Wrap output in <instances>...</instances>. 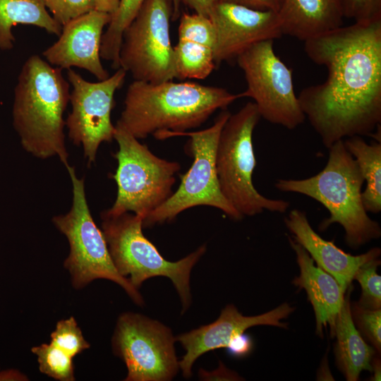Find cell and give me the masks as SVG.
I'll list each match as a JSON object with an SVG mask.
<instances>
[{
	"label": "cell",
	"mask_w": 381,
	"mask_h": 381,
	"mask_svg": "<svg viewBox=\"0 0 381 381\" xmlns=\"http://www.w3.org/2000/svg\"><path fill=\"white\" fill-rule=\"evenodd\" d=\"M344 143L356 160L365 181L361 197L368 212L381 211V142L368 143L362 136L355 135L344 140Z\"/></svg>",
	"instance_id": "cell-23"
},
{
	"label": "cell",
	"mask_w": 381,
	"mask_h": 381,
	"mask_svg": "<svg viewBox=\"0 0 381 381\" xmlns=\"http://www.w3.org/2000/svg\"><path fill=\"white\" fill-rule=\"evenodd\" d=\"M66 168L72 183V205L66 214L54 216L52 222L69 244L64 267L73 287L81 289L98 279L110 280L119 285L136 305L143 306L138 289L114 267L104 234L92 217L84 179L78 177L73 167L69 164Z\"/></svg>",
	"instance_id": "cell-7"
},
{
	"label": "cell",
	"mask_w": 381,
	"mask_h": 381,
	"mask_svg": "<svg viewBox=\"0 0 381 381\" xmlns=\"http://www.w3.org/2000/svg\"><path fill=\"white\" fill-rule=\"evenodd\" d=\"M115 127L114 139L119 150L114 157L118 166L112 177L117 194L104 212L110 215L133 212L144 219L172 195L181 165L156 156L125 129Z\"/></svg>",
	"instance_id": "cell-8"
},
{
	"label": "cell",
	"mask_w": 381,
	"mask_h": 381,
	"mask_svg": "<svg viewBox=\"0 0 381 381\" xmlns=\"http://www.w3.org/2000/svg\"><path fill=\"white\" fill-rule=\"evenodd\" d=\"M274 40L250 47L236 59L246 80L241 97L254 100L261 118L293 130L301 125L306 116L296 96L292 71L276 55Z\"/></svg>",
	"instance_id": "cell-11"
},
{
	"label": "cell",
	"mask_w": 381,
	"mask_h": 381,
	"mask_svg": "<svg viewBox=\"0 0 381 381\" xmlns=\"http://www.w3.org/2000/svg\"><path fill=\"white\" fill-rule=\"evenodd\" d=\"M351 285L335 320L333 337H336L334 354L339 370L348 381L358 380L363 370L371 371L375 355L373 346L368 344L356 327L351 313Z\"/></svg>",
	"instance_id": "cell-21"
},
{
	"label": "cell",
	"mask_w": 381,
	"mask_h": 381,
	"mask_svg": "<svg viewBox=\"0 0 381 381\" xmlns=\"http://www.w3.org/2000/svg\"><path fill=\"white\" fill-rule=\"evenodd\" d=\"M380 360L374 356L371 362V372H373L372 380H380Z\"/></svg>",
	"instance_id": "cell-37"
},
{
	"label": "cell",
	"mask_w": 381,
	"mask_h": 381,
	"mask_svg": "<svg viewBox=\"0 0 381 381\" xmlns=\"http://www.w3.org/2000/svg\"><path fill=\"white\" fill-rule=\"evenodd\" d=\"M144 1L120 0L116 12L102 35L100 57L111 61L114 69L120 68L119 51L123 32L136 16Z\"/></svg>",
	"instance_id": "cell-24"
},
{
	"label": "cell",
	"mask_w": 381,
	"mask_h": 381,
	"mask_svg": "<svg viewBox=\"0 0 381 381\" xmlns=\"http://www.w3.org/2000/svg\"><path fill=\"white\" fill-rule=\"evenodd\" d=\"M50 338V343L64 351L72 358L90 347V344L84 337L73 316L58 321Z\"/></svg>",
	"instance_id": "cell-26"
},
{
	"label": "cell",
	"mask_w": 381,
	"mask_h": 381,
	"mask_svg": "<svg viewBox=\"0 0 381 381\" xmlns=\"http://www.w3.org/2000/svg\"><path fill=\"white\" fill-rule=\"evenodd\" d=\"M126 73L119 68L105 80L90 82L73 69H68V80L72 86L69 99L72 109L65 125L69 139L75 145L83 147L89 164L95 162L99 145L114 138L116 127L111 120L114 94L123 85Z\"/></svg>",
	"instance_id": "cell-13"
},
{
	"label": "cell",
	"mask_w": 381,
	"mask_h": 381,
	"mask_svg": "<svg viewBox=\"0 0 381 381\" xmlns=\"http://www.w3.org/2000/svg\"><path fill=\"white\" fill-rule=\"evenodd\" d=\"M172 4V20H176L179 16L180 7L182 5L189 7L195 13L205 16H209L212 7L219 0H171Z\"/></svg>",
	"instance_id": "cell-31"
},
{
	"label": "cell",
	"mask_w": 381,
	"mask_h": 381,
	"mask_svg": "<svg viewBox=\"0 0 381 381\" xmlns=\"http://www.w3.org/2000/svg\"><path fill=\"white\" fill-rule=\"evenodd\" d=\"M252 339L244 332L234 336L226 346L229 353L235 357L247 356L252 350Z\"/></svg>",
	"instance_id": "cell-32"
},
{
	"label": "cell",
	"mask_w": 381,
	"mask_h": 381,
	"mask_svg": "<svg viewBox=\"0 0 381 381\" xmlns=\"http://www.w3.org/2000/svg\"><path fill=\"white\" fill-rule=\"evenodd\" d=\"M230 115L228 111H222L210 127L177 135L189 137L186 151L192 156L193 164L185 174L181 175L178 189L143 219V226L172 221L183 211L200 205L217 208L231 219L240 220L243 217L222 193L216 171L219 137Z\"/></svg>",
	"instance_id": "cell-9"
},
{
	"label": "cell",
	"mask_w": 381,
	"mask_h": 381,
	"mask_svg": "<svg viewBox=\"0 0 381 381\" xmlns=\"http://www.w3.org/2000/svg\"><path fill=\"white\" fill-rule=\"evenodd\" d=\"M294 310L288 303H283L276 308L255 316H245L233 305H227L219 318L212 323L201 326L175 337L186 353L179 361V368L185 378L192 375L194 362L206 352L226 347L230 340L236 334L256 325H271L287 328V323L281 322Z\"/></svg>",
	"instance_id": "cell-15"
},
{
	"label": "cell",
	"mask_w": 381,
	"mask_h": 381,
	"mask_svg": "<svg viewBox=\"0 0 381 381\" xmlns=\"http://www.w3.org/2000/svg\"><path fill=\"white\" fill-rule=\"evenodd\" d=\"M31 351L36 356L42 374L59 381L75 380L73 358L60 348L43 343L33 346Z\"/></svg>",
	"instance_id": "cell-25"
},
{
	"label": "cell",
	"mask_w": 381,
	"mask_h": 381,
	"mask_svg": "<svg viewBox=\"0 0 381 381\" xmlns=\"http://www.w3.org/2000/svg\"><path fill=\"white\" fill-rule=\"evenodd\" d=\"M304 50L327 71L324 83L298 96L322 144L374 137L381 123V19L341 25L304 41Z\"/></svg>",
	"instance_id": "cell-1"
},
{
	"label": "cell",
	"mask_w": 381,
	"mask_h": 381,
	"mask_svg": "<svg viewBox=\"0 0 381 381\" xmlns=\"http://www.w3.org/2000/svg\"><path fill=\"white\" fill-rule=\"evenodd\" d=\"M45 4L54 20L62 27L95 9V0H45Z\"/></svg>",
	"instance_id": "cell-29"
},
{
	"label": "cell",
	"mask_w": 381,
	"mask_h": 381,
	"mask_svg": "<svg viewBox=\"0 0 381 381\" xmlns=\"http://www.w3.org/2000/svg\"><path fill=\"white\" fill-rule=\"evenodd\" d=\"M292 238L308 253L317 265L331 274L345 291L351 285L357 270L365 263L379 258L380 248L352 255L337 247L333 241L323 239L312 228L306 213L298 209L290 211L284 219Z\"/></svg>",
	"instance_id": "cell-17"
},
{
	"label": "cell",
	"mask_w": 381,
	"mask_h": 381,
	"mask_svg": "<svg viewBox=\"0 0 381 381\" xmlns=\"http://www.w3.org/2000/svg\"><path fill=\"white\" fill-rule=\"evenodd\" d=\"M239 98L224 88L195 83L133 80L116 125L137 139L153 135L164 140L200 126Z\"/></svg>",
	"instance_id": "cell-2"
},
{
	"label": "cell",
	"mask_w": 381,
	"mask_h": 381,
	"mask_svg": "<svg viewBox=\"0 0 381 381\" xmlns=\"http://www.w3.org/2000/svg\"><path fill=\"white\" fill-rule=\"evenodd\" d=\"M289 243L296 255L300 274L293 284L307 294L315 317V332L323 337L324 329L329 327L333 337L335 320L344 301L346 291L329 273L315 265V262L304 248L293 238Z\"/></svg>",
	"instance_id": "cell-19"
},
{
	"label": "cell",
	"mask_w": 381,
	"mask_h": 381,
	"mask_svg": "<svg viewBox=\"0 0 381 381\" xmlns=\"http://www.w3.org/2000/svg\"><path fill=\"white\" fill-rule=\"evenodd\" d=\"M120 0H95V10L107 13L111 16L116 12Z\"/></svg>",
	"instance_id": "cell-36"
},
{
	"label": "cell",
	"mask_w": 381,
	"mask_h": 381,
	"mask_svg": "<svg viewBox=\"0 0 381 381\" xmlns=\"http://www.w3.org/2000/svg\"><path fill=\"white\" fill-rule=\"evenodd\" d=\"M171 0H145L125 29L119 66L134 80L158 83L176 78L170 39Z\"/></svg>",
	"instance_id": "cell-10"
},
{
	"label": "cell",
	"mask_w": 381,
	"mask_h": 381,
	"mask_svg": "<svg viewBox=\"0 0 381 381\" xmlns=\"http://www.w3.org/2000/svg\"><path fill=\"white\" fill-rule=\"evenodd\" d=\"M344 18L356 23L381 19V0H341Z\"/></svg>",
	"instance_id": "cell-30"
},
{
	"label": "cell",
	"mask_w": 381,
	"mask_h": 381,
	"mask_svg": "<svg viewBox=\"0 0 381 381\" xmlns=\"http://www.w3.org/2000/svg\"><path fill=\"white\" fill-rule=\"evenodd\" d=\"M216 34L214 63L236 59L254 44L283 35L278 12L218 2L209 16Z\"/></svg>",
	"instance_id": "cell-14"
},
{
	"label": "cell",
	"mask_w": 381,
	"mask_h": 381,
	"mask_svg": "<svg viewBox=\"0 0 381 381\" xmlns=\"http://www.w3.org/2000/svg\"><path fill=\"white\" fill-rule=\"evenodd\" d=\"M219 2L237 4L255 9L278 12L282 0H219Z\"/></svg>",
	"instance_id": "cell-33"
},
{
	"label": "cell",
	"mask_w": 381,
	"mask_h": 381,
	"mask_svg": "<svg viewBox=\"0 0 381 381\" xmlns=\"http://www.w3.org/2000/svg\"><path fill=\"white\" fill-rule=\"evenodd\" d=\"M32 25L59 35L62 26L48 12L45 0H0V49L13 47V26Z\"/></svg>",
	"instance_id": "cell-22"
},
{
	"label": "cell",
	"mask_w": 381,
	"mask_h": 381,
	"mask_svg": "<svg viewBox=\"0 0 381 381\" xmlns=\"http://www.w3.org/2000/svg\"><path fill=\"white\" fill-rule=\"evenodd\" d=\"M171 330L145 315L126 312L117 319L111 347L126 364V381H168L179 368Z\"/></svg>",
	"instance_id": "cell-12"
},
{
	"label": "cell",
	"mask_w": 381,
	"mask_h": 381,
	"mask_svg": "<svg viewBox=\"0 0 381 381\" xmlns=\"http://www.w3.org/2000/svg\"><path fill=\"white\" fill-rule=\"evenodd\" d=\"M216 34L209 17L183 13L174 47L176 78H206L214 69Z\"/></svg>",
	"instance_id": "cell-18"
},
{
	"label": "cell",
	"mask_w": 381,
	"mask_h": 381,
	"mask_svg": "<svg viewBox=\"0 0 381 381\" xmlns=\"http://www.w3.org/2000/svg\"><path fill=\"white\" fill-rule=\"evenodd\" d=\"M380 265V260L376 258L362 265L356 272V279L361 287L359 305L370 309H380L381 307V277L376 270Z\"/></svg>",
	"instance_id": "cell-27"
},
{
	"label": "cell",
	"mask_w": 381,
	"mask_h": 381,
	"mask_svg": "<svg viewBox=\"0 0 381 381\" xmlns=\"http://www.w3.org/2000/svg\"><path fill=\"white\" fill-rule=\"evenodd\" d=\"M101 218L102 231L118 272L137 289L147 279L169 278L179 294L184 313L192 300L190 272L205 253V245L178 261L171 262L143 235L141 217L130 212L110 215L104 211Z\"/></svg>",
	"instance_id": "cell-5"
},
{
	"label": "cell",
	"mask_w": 381,
	"mask_h": 381,
	"mask_svg": "<svg viewBox=\"0 0 381 381\" xmlns=\"http://www.w3.org/2000/svg\"><path fill=\"white\" fill-rule=\"evenodd\" d=\"M111 18L110 14L95 9L69 21L42 56L53 66L83 68L98 80H105L109 75L101 62L100 47L104 28Z\"/></svg>",
	"instance_id": "cell-16"
},
{
	"label": "cell",
	"mask_w": 381,
	"mask_h": 381,
	"mask_svg": "<svg viewBox=\"0 0 381 381\" xmlns=\"http://www.w3.org/2000/svg\"><path fill=\"white\" fill-rule=\"evenodd\" d=\"M328 149L327 164L319 173L302 179H279L274 186L282 192L304 195L322 204L329 217L321 222L320 229L337 223L344 229L347 245L358 248L380 238L381 229L363 206L361 194L365 181L344 140Z\"/></svg>",
	"instance_id": "cell-4"
},
{
	"label": "cell",
	"mask_w": 381,
	"mask_h": 381,
	"mask_svg": "<svg viewBox=\"0 0 381 381\" xmlns=\"http://www.w3.org/2000/svg\"><path fill=\"white\" fill-rule=\"evenodd\" d=\"M28 377L17 369L0 370V381H25Z\"/></svg>",
	"instance_id": "cell-35"
},
{
	"label": "cell",
	"mask_w": 381,
	"mask_h": 381,
	"mask_svg": "<svg viewBox=\"0 0 381 381\" xmlns=\"http://www.w3.org/2000/svg\"><path fill=\"white\" fill-rule=\"evenodd\" d=\"M283 35L303 41L343 25L341 0H282L278 11Z\"/></svg>",
	"instance_id": "cell-20"
},
{
	"label": "cell",
	"mask_w": 381,
	"mask_h": 381,
	"mask_svg": "<svg viewBox=\"0 0 381 381\" xmlns=\"http://www.w3.org/2000/svg\"><path fill=\"white\" fill-rule=\"evenodd\" d=\"M221 365L213 372H205L200 370V376L203 380H238L241 378L236 373L232 372L225 368L222 363Z\"/></svg>",
	"instance_id": "cell-34"
},
{
	"label": "cell",
	"mask_w": 381,
	"mask_h": 381,
	"mask_svg": "<svg viewBox=\"0 0 381 381\" xmlns=\"http://www.w3.org/2000/svg\"><path fill=\"white\" fill-rule=\"evenodd\" d=\"M353 322L364 337L375 350H381V310L370 309L361 306L357 302L351 305Z\"/></svg>",
	"instance_id": "cell-28"
},
{
	"label": "cell",
	"mask_w": 381,
	"mask_h": 381,
	"mask_svg": "<svg viewBox=\"0 0 381 381\" xmlns=\"http://www.w3.org/2000/svg\"><path fill=\"white\" fill-rule=\"evenodd\" d=\"M260 118L255 104L247 102L229 116L217 146L215 164L221 192L243 217L254 216L265 210L284 213L290 207L289 201L267 198L254 186L256 160L253 134Z\"/></svg>",
	"instance_id": "cell-6"
},
{
	"label": "cell",
	"mask_w": 381,
	"mask_h": 381,
	"mask_svg": "<svg viewBox=\"0 0 381 381\" xmlns=\"http://www.w3.org/2000/svg\"><path fill=\"white\" fill-rule=\"evenodd\" d=\"M62 69L39 55L24 63L14 89L13 125L23 148L34 157H57L69 165L64 114L70 99V83Z\"/></svg>",
	"instance_id": "cell-3"
}]
</instances>
